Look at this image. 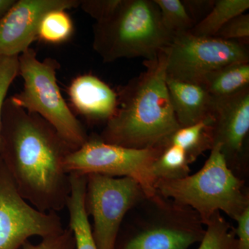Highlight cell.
<instances>
[{
    "instance_id": "obj_14",
    "label": "cell",
    "mask_w": 249,
    "mask_h": 249,
    "mask_svg": "<svg viewBox=\"0 0 249 249\" xmlns=\"http://www.w3.org/2000/svg\"><path fill=\"white\" fill-rule=\"evenodd\" d=\"M166 85L180 127L193 125L211 116L213 97L204 86L167 77Z\"/></svg>"
},
{
    "instance_id": "obj_27",
    "label": "cell",
    "mask_w": 249,
    "mask_h": 249,
    "mask_svg": "<svg viewBox=\"0 0 249 249\" xmlns=\"http://www.w3.org/2000/svg\"><path fill=\"white\" fill-rule=\"evenodd\" d=\"M195 26L206 17L215 0H181Z\"/></svg>"
},
{
    "instance_id": "obj_16",
    "label": "cell",
    "mask_w": 249,
    "mask_h": 249,
    "mask_svg": "<svg viewBox=\"0 0 249 249\" xmlns=\"http://www.w3.org/2000/svg\"><path fill=\"white\" fill-rule=\"evenodd\" d=\"M213 119L210 116L204 120L187 127H180L169 136L161 145H178L186 152L190 164L214 146L213 134Z\"/></svg>"
},
{
    "instance_id": "obj_5",
    "label": "cell",
    "mask_w": 249,
    "mask_h": 249,
    "mask_svg": "<svg viewBox=\"0 0 249 249\" xmlns=\"http://www.w3.org/2000/svg\"><path fill=\"white\" fill-rule=\"evenodd\" d=\"M245 183L229 169L217 144L197 173L181 179L157 180L155 188L160 196L196 211L206 226L218 211L235 220L249 207Z\"/></svg>"
},
{
    "instance_id": "obj_29",
    "label": "cell",
    "mask_w": 249,
    "mask_h": 249,
    "mask_svg": "<svg viewBox=\"0 0 249 249\" xmlns=\"http://www.w3.org/2000/svg\"><path fill=\"white\" fill-rule=\"evenodd\" d=\"M16 1V0H0V19L7 14Z\"/></svg>"
},
{
    "instance_id": "obj_15",
    "label": "cell",
    "mask_w": 249,
    "mask_h": 249,
    "mask_svg": "<svg viewBox=\"0 0 249 249\" xmlns=\"http://www.w3.org/2000/svg\"><path fill=\"white\" fill-rule=\"evenodd\" d=\"M70 181L71 191L66 207L70 213L69 227L74 236L76 249H98L85 208L87 175L70 173Z\"/></svg>"
},
{
    "instance_id": "obj_13",
    "label": "cell",
    "mask_w": 249,
    "mask_h": 249,
    "mask_svg": "<svg viewBox=\"0 0 249 249\" xmlns=\"http://www.w3.org/2000/svg\"><path fill=\"white\" fill-rule=\"evenodd\" d=\"M68 93L75 110L89 122L106 124L117 109V93L93 75L76 77Z\"/></svg>"
},
{
    "instance_id": "obj_23",
    "label": "cell",
    "mask_w": 249,
    "mask_h": 249,
    "mask_svg": "<svg viewBox=\"0 0 249 249\" xmlns=\"http://www.w3.org/2000/svg\"><path fill=\"white\" fill-rule=\"evenodd\" d=\"M19 75L18 56L0 55V139H1V121L3 109L6 95L13 82Z\"/></svg>"
},
{
    "instance_id": "obj_10",
    "label": "cell",
    "mask_w": 249,
    "mask_h": 249,
    "mask_svg": "<svg viewBox=\"0 0 249 249\" xmlns=\"http://www.w3.org/2000/svg\"><path fill=\"white\" fill-rule=\"evenodd\" d=\"M64 229L56 213L28 204L0 157V249H19L31 237L46 238Z\"/></svg>"
},
{
    "instance_id": "obj_1",
    "label": "cell",
    "mask_w": 249,
    "mask_h": 249,
    "mask_svg": "<svg viewBox=\"0 0 249 249\" xmlns=\"http://www.w3.org/2000/svg\"><path fill=\"white\" fill-rule=\"evenodd\" d=\"M73 151L45 119L6 98L0 157L21 196L36 209L56 213L66 207L71 186L63 164Z\"/></svg>"
},
{
    "instance_id": "obj_12",
    "label": "cell",
    "mask_w": 249,
    "mask_h": 249,
    "mask_svg": "<svg viewBox=\"0 0 249 249\" xmlns=\"http://www.w3.org/2000/svg\"><path fill=\"white\" fill-rule=\"evenodd\" d=\"M82 0H16L0 19V55L19 56L37 39L41 20L53 10L77 9Z\"/></svg>"
},
{
    "instance_id": "obj_18",
    "label": "cell",
    "mask_w": 249,
    "mask_h": 249,
    "mask_svg": "<svg viewBox=\"0 0 249 249\" xmlns=\"http://www.w3.org/2000/svg\"><path fill=\"white\" fill-rule=\"evenodd\" d=\"M249 9V0H215L209 14L191 32L196 36L214 37L229 20Z\"/></svg>"
},
{
    "instance_id": "obj_8",
    "label": "cell",
    "mask_w": 249,
    "mask_h": 249,
    "mask_svg": "<svg viewBox=\"0 0 249 249\" xmlns=\"http://www.w3.org/2000/svg\"><path fill=\"white\" fill-rule=\"evenodd\" d=\"M146 196L133 178L87 175L85 208L93 218L92 235L98 249H115L124 217Z\"/></svg>"
},
{
    "instance_id": "obj_24",
    "label": "cell",
    "mask_w": 249,
    "mask_h": 249,
    "mask_svg": "<svg viewBox=\"0 0 249 249\" xmlns=\"http://www.w3.org/2000/svg\"><path fill=\"white\" fill-rule=\"evenodd\" d=\"M214 37L225 40L238 41L249 45V15L245 13L232 18Z\"/></svg>"
},
{
    "instance_id": "obj_25",
    "label": "cell",
    "mask_w": 249,
    "mask_h": 249,
    "mask_svg": "<svg viewBox=\"0 0 249 249\" xmlns=\"http://www.w3.org/2000/svg\"><path fill=\"white\" fill-rule=\"evenodd\" d=\"M122 0H82L80 7L93 18L96 23L102 22L115 12Z\"/></svg>"
},
{
    "instance_id": "obj_3",
    "label": "cell",
    "mask_w": 249,
    "mask_h": 249,
    "mask_svg": "<svg viewBox=\"0 0 249 249\" xmlns=\"http://www.w3.org/2000/svg\"><path fill=\"white\" fill-rule=\"evenodd\" d=\"M114 249H188L204 238L201 217L188 206L157 193L129 211Z\"/></svg>"
},
{
    "instance_id": "obj_2",
    "label": "cell",
    "mask_w": 249,
    "mask_h": 249,
    "mask_svg": "<svg viewBox=\"0 0 249 249\" xmlns=\"http://www.w3.org/2000/svg\"><path fill=\"white\" fill-rule=\"evenodd\" d=\"M145 70L121 88L114 115L98 137L103 142L144 150L160 146L179 124L166 85V54L144 60Z\"/></svg>"
},
{
    "instance_id": "obj_11",
    "label": "cell",
    "mask_w": 249,
    "mask_h": 249,
    "mask_svg": "<svg viewBox=\"0 0 249 249\" xmlns=\"http://www.w3.org/2000/svg\"><path fill=\"white\" fill-rule=\"evenodd\" d=\"M211 116L214 146L220 145L229 169L246 181L249 172V88L231 96L213 97Z\"/></svg>"
},
{
    "instance_id": "obj_4",
    "label": "cell",
    "mask_w": 249,
    "mask_h": 249,
    "mask_svg": "<svg viewBox=\"0 0 249 249\" xmlns=\"http://www.w3.org/2000/svg\"><path fill=\"white\" fill-rule=\"evenodd\" d=\"M93 49L106 63L122 58H157L173 36L154 0H122L110 18L93 26Z\"/></svg>"
},
{
    "instance_id": "obj_17",
    "label": "cell",
    "mask_w": 249,
    "mask_h": 249,
    "mask_svg": "<svg viewBox=\"0 0 249 249\" xmlns=\"http://www.w3.org/2000/svg\"><path fill=\"white\" fill-rule=\"evenodd\" d=\"M214 98L231 96L249 88V62L231 64L208 75L201 84Z\"/></svg>"
},
{
    "instance_id": "obj_20",
    "label": "cell",
    "mask_w": 249,
    "mask_h": 249,
    "mask_svg": "<svg viewBox=\"0 0 249 249\" xmlns=\"http://www.w3.org/2000/svg\"><path fill=\"white\" fill-rule=\"evenodd\" d=\"M74 25L65 10H53L41 20L37 39L45 43L58 45L67 42L73 36Z\"/></svg>"
},
{
    "instance_id": "obj_26",
    "label": "cell",
    "mask_w": 249,
    "mask_h": 249,
    "mask_svg": "<svg viewBox=\"0 0 249 249\" xmlns=\"http://www.w3.org/2000/svg\"><path fill=\"white\" fill-rule=\"evenodd\" d=\"M19 249H76V244L73 232L68 227L62 233L42 239L36 245L27 241Z\"/></svg>"
},
{
    "instance_id": "obj_6",
    "label": "cell",
    "mask_w": 249,
    "mask_h": 249,
    "mask_svg": "<svg viewBox=\"0 0 249 249\" xmlns=\"http://www.w3.org/2000/svg\"><path fill=\"white\" fill-rule=\"evenodd\" d=\"M18 60L24 85L20 92L10 97L12 102L45 119L73 150L83 146L89 135L62 96L57 83V60L40 61L31 48L19 55Z\"/></svg>"
},
{
    "instance_id": "obj_19",
    "label": "cell",
    "mask_w": 249,
    "mask_h": 249,
    "mask_svg": "<svg viewBox=\"0 0 249 249\" xmlns=\"http://www.w3.org/2000/svg\"><path fill=\"white\" fill-rule=\"evenodd\" d=\"M162 150L152 165L155 182L158 179L177 180L190 175L191 168L186 152L178 145H160Z\"/></svg>"
},
{
    "instance_id": "obj_7",
    "label": "cell",
    "mask_w": 249,
    "mask_h": 249,
    "mask_svg": "<svg viewBox=\"0 0 249 249\" xmlns=\"http://www.w3.org/2000/svg\"><path fill=\"white\" fill-rule=\"evenodd\" d=\"M161 150V146L144 150L126 148L106 143L98 134H91L83 146L67 155L63 167L68 174L132 178L142 186L147 196H152L157 193L152 165Z\"/></svg>"
},
{
    "instance_id": "obj_21",
    "label": "cell",
    "mask_w": 249,
    "mask_h": 249,
    "mask_svg": "<svg viewBox=\"0 0 249 249\" xmlns=\"http://www.w3.org/2000/svg\"><path fill=\"white\" fill-rule=\"evenodd\" d=\"M206 232L198 249H237L235 228L220 211L215 213L206 224Z\"/></svg>"
},
{
    "instance_id": "obj_22",
    "label": "cell",
    "mask_w": 249,
    "mask_h": 249,
    "mask_svg": "<svg viewBox=\"0 0 249 249\" xmlns=\"http://www.w3.org/2000/svg\"><path fill=\"white\" fill-rule=\"evenodd\" d=\"M163 27L174 36L190 32L195 27L181 0H154Z\"/></svg>"
},
{
    "instance_id": "obj_28",
    "label": "cell",
    "mask_w": 249,
    "mask_h": 249,
    "mask_svg": "<svg viewBox=\"0 0 249 249\" xmlns=\"http://www.w3.org/2000/svg\"><path fill=\"white\" fill-rule=\"evenodd\" d=\"M235 221L237 223L235 229L237 249H249V207L236 218Z\"/></svg>"
},
{
    "instance_id": "obj_9",
    "label": "cell",
    "mask_w": 249,
    "mask_h": 249,
    "mask_svg": "<svg viewBox=\"0 0 249 249\" xmlns=\"http://www.w3.org/2000/svg\"><path fill=\"white\" fill-rule=\"evenodd\" d=\"M166 77L201 85L208 75L226 65L249 62V45L190 32L174 36L164 50Z\"/></svg>"
}]
</instances>
